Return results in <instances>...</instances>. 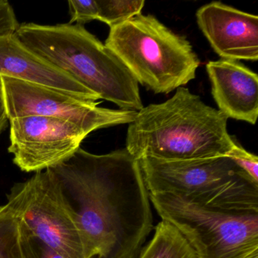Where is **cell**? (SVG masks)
I'll return each mask as SVG.
<instances>
[{
	"label": "cell",
	"mask_w": 258,
	"mask_h": 258,
	"mask_svg": "<svg viewBox=\"0 0 258 258\" xmlns=\"http://www.w3.org/2000/svg\"><path fill=\"white\" fill-rule=\"evenodd\" d=\"M70 9L71 21L69 24L72 25L76 22L77 25L84 26L93 20H98L99 10L96 0L88 1H69Z\"/></svg>",
	"instance_id": "cell-18"
},
{
	"label": "cell",
	"mask_w": 258,
	"mask_h": 258,
	"mask_svg": "<svg viewBox=\"0 0 258 258\" xmlns=\"http://www.w3.org/2000/svg\"><path fill=\"white\" fill-rule=\"evenodd\" d=\"M22 221V220H21ZM22 224V246L24 258H68L34 236Z\"/></svg>",
	"instance_id": "cell-16"
},
{
	"label": "cell",
	"mask_w": 258,
	"mask_h": 258,
	"mask_svg": "<svg viewBox=\"0 0 258 258\" xmlns=\"http://www.w3.org/2000/svg\"><path fill=\"white\" fill-rule=\"evenodd\" d=\"M149 199L199 258H247L258 252V214L219 211L165 193H149Z\"/></svg>",
	"instance_id": "cell-6"
},
{
	"label": "cell",
	"mask_w": 258,
	"mask_h": 258,
	"mask_svg": "<svg viewBox=\"0 0 258 258\" xmlns=\"http://www.w3.org/2000/svg\"><path fill=\"white\" fill-rule=\"evenodd\" d=\"M228 117L208 106L188 89L151 104L129 123L126 148L136 159L185 161L226 156L236 140L227 131Z\"/></svg>",
	"instance_id": "cell-2"
},
{
	"label": "cell",
	"mask_w": 258,
	"mask_h": 258,
	"mask_svg": "<svg viewBox=\"0 0 258 258\" xmlns=\"http://www.w3.org/2000/svg\"><path fill=\"white\" fill-rule=\"evenodd\" d=\"M137 258H199L185 237L170 223L161 220L153 236Z\"/></svg>",
	"instance_id": "cell-13"
},
{
	"label": "cell",
	"mask_w": 258,
	"mask_h": 258,
	"mask_svg": "<svg viewBox=\"0 0 258 258\" xmlns=\"http://www.w3.org/2000/svg\"><path fill=\"white\" fill-rule=\"evenodd\" d=\"M2 77L9 119L37 115L55 117L75 123L87 134L116 125L131 123L135 111L108 109L64 92Z\"/></svg>",
	"instance_id": "cell-8"
},
{
	"label": "cell",
	"mask_w": 258,
	"mask_h": 258,
	"mask_svg": "<svg viewBox=\"0 0 258 258\" xmlns=\"http://www.w3.org/2000/svg\"><path fill=\"white\" fill-rule=\"evenodd\" d=\"M213 97L228 118L254 125L258 115V77L242 63L221 59L207 64Z\"/></svg>",
	"instance_id": "cell-12"
},
{
	"label": "cell",
	"mask_w": 258,
	"mask_h": 258,
	"mask_svg": "<svg viewBox=\"0 0 258 258\" xmlns=\"http://www.w3.org/2000/svg\"><path fill=\"white\" fill-rule=\"evenodd\" d=\"M19 25L11 4L0 0V37L16 34Z\"/></svg>",
	"instance_id": "cell-19"
},
{
	"label": "cell",
	"mask_w": 258,
	"mask_h": 258,
	"mask_svg": "<svg viewBox=\"0 0 258 258\" xmlns=\"http://www.w3.org/2000/svg\"><path fill=\"white\" fill-rule=\"evenodd\" d=\"M47 170L75 216L86 258H137L153 229L139 160L126 149L94 155L79 148Z\"/></svg>",
	"instance_id": "cell-1"
},
{
	"label": "cell",
	"mask_w": 258,
	"mask_h": 258,
	"mask_svg": "<svg viewBox=\"0 0 258 258\" xmlns=\"http://www.w3.org/2000/svg\"><path fill=\"white\" fill-rule=\"evenodd\" d=\"M105 45L138 84L157 94L188 84L200 66L189 41L152 15L140 14L110 28Z\"/></svg>",
	"instance_id": "cell-5"
},
{
	"label": "cell",
	"mask_w": 258,
	"mask_h": 258,
	"mask_svg": "<svg viewBox=\"0 0 258 258\" xmlns=\"http://www.w3.org/2000/svg\"><path fill=\"white\" fill-rule=\"evenodd\" d=\"M9 121L10 119H9L7 104H6L4 84H3L2 77L0 75V135L7 127Z\"/></svg>",
	"instance_id": "cell-20"
},
{
	"label": "cell",
	"mask_w": 258,
	"mask_h": 258,
	"mask_svg": "<svg viewBox=\"0 0 258 258\" xmlns=\"http://www.w3.org/2000/svg\"><path fill=\"white\" fill-rule=\"evenodd\" d=\"M247 258H258V252L253 253V254H252L251 256H249V257Z\"/></svg>",
	"instance_id": "cell-21"
},
{
	"label": "cell",
	"mask_w": 258,
	"mask_h": 258,
	"mask_svg": "<svg viewBox=\"0 0 258 258\" xmlns=\"http://www.w3.org/2000/svg\"><path fill=\"white\" fill-rule=\"evenodd\" d=\"M149 193L237 214H258V183L227 156L185 161L139 160Z\"/></svg>",
	"instance_id": "cell-4"
},
{
	"label": "cell",
	"mask_w": 258,
	"mask_h": 258,
	"mask_svg": "<svg viewBox=\"0 0 258 258\" xmlns=\"http://www.w3.org/2000/svg\"><path fill=\"white\" fill-rule=\"evenodd\" d=\"M7 204L34 236L68 258H86L81 232L59 183L49 170L16 183Z\"/></svg>",
	"instance_id": "cell-7"
},
{
	"label": "cell",
	"mask_w": 258,
	"mask_h": 258,
	"mask_svg": "<svg viewBox=\"0 0 258 258\" xmlns=\"http://www.w3.org/2000/svg\"><path fill=\"white\" fill-rule=\"evenodd\" d=\"M99 10L98 20L107 24L110 28L141 14L144 0H96Z\"/></svg>",
	"instance_id": "cell-15"
},
{
	"label": "cell",
	"mask_w": 258,
	"mask_h": 258,
	"mask_svg": "<svg viewBox=\"0 0 258 258\" xmlns=\"http://www.w3.org/2000/svg\"><path fill=\"white\" fill-rule=\"evenodd\" d=\"M20 217L9 204L0 206V258H24Z\"/></svg>",
	"instance_id": "cell-14"
},
{
	"label": "cell",
	"mask_w": 258,
	"mask_h": 258,
	"mask_svg": "<svg viewBox=\"0 0 258 258\" xmlns=\"http://www.w3.org/2000/svg\"><path fill=\"white\" fill-rule=\"evenodd\" d=\"M226 156L232 160L239 168L258 183V158L256 155L247 152L241 145L238 144V142L235 141Z\"/></svg>",
	"instance_id": "cell-17"
},
{
	"label": "cell",
	"mask_w": 258,
	"mask_h": 258,
	"mask_svg": "<svg viewBox=\"0 0 258 258\" xmlns=\"http://www.w3.org/2000/svg\"><path fill=\"white\" fill-rule=\"evenodd\" d=\"M10 123L9 152L27 173L43 171L66 161L89 135L75 123L55 117L25 116Z\"/></svg>",
	"instance_id": "cell-9"
},
{
	"label": "cell",
	"mask_w": 258,
	"mask_h": 258,
	"mask_svg": "<svg viewBox=\"0 0 258 258\" xmlns=\"http://www.w3.org/2000/svg\"><path fill=\"white\" fill-rule=\"evenodd\" d=\"M16 35L28 49L100 99L128 111H139L144 107L134 75L84 26L24 23L19 25Z\"/></svg>",
	"instance_id": "cell-3"
},
{
	"label": "cell",
	"mask_w": 258,
	"mask_h": 258,
	"mask_svg": "<svg viewBox=\"0 0 258 258\" xmlns=\"http://www.w3.org/2000/svg\"><path fill=\"white\" fill-rule=\"evenodd\" d=\"M0 75L44 86L82 100L100 99L72 77L25 46L16 34L0 37Z\"/></svg>",
	"instance_id": "cell-11"
},
{
	"label": "cell",
	"mask_w": 258,
	"mask_h": 258,
	"mask_svg": "<svg viewBox=\"0 0 258 258\" xmlns=\"http://www.w3.org/2000/svg\"><path fill=\"white\" fill-rule=\"evenodd\" d=\"M198 25L223 59L258 60V17L220 2L201 7Z\"/></svg>",
	"instance_id": "cell-10"
}]
</instances>
